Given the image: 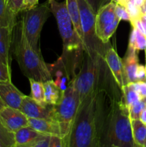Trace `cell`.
<instances>
[{"instance_id":"cell-32","label":"cell","mask_w":146,"mask_h":147,"mask_svg":"<svg viewBox=\"0 0 146 147\" xmlns=\"http://www.w3.org/2000/svg\"><path fill=\"white\" fill-rule=\"evenodd\" d=\"M85 1L91 7L93 11L97 13V11H98L100 7L109 3L112 0H85Z\"/></svg>"},{"instance_id":"cell-16","label":"cell","mask_w":146,"mask_h":147,"mask_svg":"<svg viewBox=\"0 0 146 147\" xmlns=\"http://www.w3.org/2000/svg\"><path fill=\"white\" fill-rule=\"evenodd\" d=\"M14 147H29L33 142L42 134L31 126H27L14 132Z\"/></svg>"},{"instance_id":"cell-5","label":"cell","mask_w":146,"mask_h":147,"mask_svg":"<svg viewBox=\"0 0 146 147\" xmlns=\"http://www.w3.org/2000/svg\"><path fill=\"white\" fill-rule=\"evenodd\" d=\"M79 73L73 79L75 88L80 98V102L93 91L104 88L101 86L102 65L105 63L104 57H90L85 53Z\"/></svg>"},{"instance_id":"cell-3","label":"cell","mask_w":146,"mask_h":147,"mask_svg":"<svg viewBox=\"0 0 146 147\" xmlns=\"http://www.w3.org/2000/svg\"><path fill=\"white\" fill-rule=\"evenodd\" d=\"M103 146H136L133 138L129 109L123 99H113L104 138Z\"/></svg>"},{"instance_id":"cell-30","label":"cell","mask_w":146,"mask_h":147,"mask_svg":"<svg viewBox=\"0 0 146 147\" xmlns=\"http://www.w3.org/2000/svg\"><path fill=\"white\" fill-rule=\"evenodd\" d=\"M6 2L9 9L16 15L22 11L24 0H6Z\"/></svg>"},{"instance_id":"cell-39","label":"cell","mask_w":146,"mask_h":147,"mask_svg":"<svg viewBox=\"0 0 146 147\" xmlns=\"http://www.w3.org/2000/svg\"><path fill=\"white\" fill-rule=\"evenodd\" d=\"M140 11H141L142 15H143V14H146V0H145L143 4H142L141 7H140Z\"/></svg>"},{"instance_id":"cell-2","label":"cell","mask_w":146,"mask_h":147,"mask_svg":"<svg viewBox=\"0 0 146 147\" xmlns=\"http://www.w3.org/2000/svg\"><path fill=\"white\" fill-rule=\"evenodd\" d=\"M13 53L23 74L28 78H33L42 83L52 80L50 65L44 62L41 53L34 50L29 45L21 32L17 28V34L13 36Z\"/></svg>"},{"instance_id":"cell-31","label":"cell","mask_w":146,"mask_h":147,"mask_svg":"<svg viewBox=\"0 0 146 147\" xmlns=\"http://www.w3.org/2000/svg\"><path fill=\"white\" fill-rule=\"evenodd\" d=\"M115 13L117 17L120 19V20H124V21H130V17L129 15L127 10L124 6H122L120 4H117L115 7Z\"/></svg>"},{"instance_id":"cell-26","label":"cell","mask_w":146,"mask_h":147,"mask_svg":"<svg viewBox=\"0 0 146 147\" xmlns=\"http://www.w3.org/2000/svg\"><path fill=\"white\" fill-rule=\"evenodd\" d=\"M125 7L127 9V12H128L129 15H130V20L140 19L142 16L140 8L138 6L136 5L133 0H128V1L127 2Z\"/></svg>"},{"instance_id":"cell-11","label":"cell","mask_w":146,"mask_h":147,"mask_svg":"<svg viewBox=\"0 0 146 147\" xmlns=\"http://www.w3.org/2000/svg\"><path fill=\"white\" fill-rule=\"evenodd\" d=\"M0 121L9 131L14 133L21 128L29 126V119L19 109L4 106L0 111Z\"/></svg>"},{"instance_id":"cell-41","label":"cell","mask_w":146,"mask_h":147,"mask_svg":"<svg viewBox=\"0 0 146 147\" xmlns=\"http://www.w3.org/2000/svg\"><path fill=\"white\" fill-rule=\"evenodd\" d=\"M134 1V2L135 3V4L137 6H138L139 7H141L142 4H143V2H144L145 0H133Z\"/></svg>"},{"instance_id":"cell-23","label":"cell","mask_w":146,"mask_h":147,"mask_svg":"<svg viewBox=\"0 0 146 147\" xmlns=\"http://www.w3.org/2000/svg\"><path fill=\"white\" fill-rule=\"evenodd\" d=\"M12 42V34L0 40V60L6 65L11 66L9 50Z\"/></svg>"},{"instance_id":"cell-35","label":"cell","mask_w":146,"mask_h":147,"mask_svg":"<svg viewBox=\"0 0 146 147\" xmlns=\"http://www.w3.org/2000/svg\"><path fill=\"white\" fill-rule=\"evenodd\" d=\"M137 81H146V68L143 65H138L136 72Z\"/></svg>"},{"instance_id":"cell-46","label":"cell","mask_w":146,"mask_h":147,"mask_svg":"<svg viewBox=\"0 0 146 147\" xmlns=\"http://www.w3.org/2000/svg\"><path fill=\"white\" fill-rule=\"evenodd\" d=\"M145 68H146V65H145Z\"/></svg>"},{"instance_id":"cell-24","label":"cell","mask_w":146,"mask_h":147,"mask_svg":"<svg viewBox=\"0 0 146 147\" xmlns=\"http://www.w3.org/2000/svg\"><path fill=\"white\" fill-rule=\"evenodd\" d=\"M0 140L6 147H14V134L7 130L0 121Z\"/></svg>"},{"instance_id":"cell-21","label":"cell","mask_w":146,"mask_h":147,"mask_svg":"<svg viewBox=\"0 0 146 147\" xmlns=\"http://www.w3.org/2000/svg\"><path fill=\"white\" fill-rule=\"evenodd\" d=\"M121 91L123 92V96L122 99L124 101L125 104L128 108V109L136 102L143 99L140 97V94L137 93V90L135 89L133 83H130L123 86L121 88Z\"/></svg>"},{"instance_id":"cell-25","label":"cell","mask_w":146,"mask_h":147,"mask_svg":"<svg viewBox=\"0 0 146 147\" xmlns=\"http://www.w3.org/2000/svg\"><path fill=\"white\" fill-rule=\"evenodd\" d=\"M145 108V98L141 99L134 103L133 106L129 108V114H130V119L133 120V119H140V113Z\"/></svg>"},{"instance_id":"cell-10","label":"cell","mask_w":146,"mask_h":147,"mask_svg":"<svg viewBox=\"0 0 146 147\" xmlns=\"http://www.w3.org/2000/svg\"><path fill=\"white\" fill-rule=\"evenodd\" d=\"M104 59L106 65L113 75L115 81L121 90L123 86L128 84L123 60L119 57L115 49L112 47L107 48Z\"/></svg>"},{"instance_id":"cell-45","label":"cell","mask_w":146,"mask_h":147,"mask_svg":"<svg viewBox=\"0 0 146 147\" xmlns=\"http://www.w3.org/2000/svg\"><path fill=\"white\" fill-rule=\"evenodd\" d=\"M145 106H146V98H145Z\"/></svg>"},{"instance_id":"cell-29","label":"cell","mask_w":146,"mask_h":147,"mask_svg":"<svg viewBox=\"0 0 146 147\" xmlns=\"http://www.w3.org/2000/svg\"><path fill=\"white\" fill-rule=\"evenodd\" d=\"M145 47H146V37L135 28V49L137 51H139V50H145Z\"/></svg>"},{"instance_id":"cell-8","label":"cell","mask_w":146,"mask_h":147,"mask_svg":"<svg viewBox=\"0 0 146 147\" xmlns=\"http://www.w3.org/2000/svg\"><path fill=\"white\" fill-rule=\"evenodd\" d=\"M20 27L23 34L30 45L37 52L40 51V39L42 30L48 17H50V4L48 1L37 4L35 7L24 10Z\"/></svg>"},{"instance_id":"cell-44","label":"cell","mask_w":146,"mask_h":147,"mask_svg":"<svg viewBox=\"0 0 146 147\" xmlns=\"http://www.w3.org/2000/svg\"><path fill=\"white\" fill-rule=\"evenodd\" d=\"M145 60H146V47L145 49Z\"/></svg>"},{"instance_id":"cell-1","label":"cell","mask_w":146,"mask_h":147,"mask_svg":"<svg viewBox=\"0 0 146 147\" xmlns=\"http://www.w3.org/2000/svg\"><path fill=\"white\" fill-rule=\"evenodd\" d=\"M106 89L100 88L80 102L64 147L103 146L113 99Z\"/></svg>"},{"instance_id":"cell-28","label":"cell","mask_w":146,"mask_h":147,"mask_svg":"<svg viewBox=\"0 0 146 147\" xmlns=\"http://www.w3.org/2000/svg\"><path fill=\"white\" fill-rule=\"evenodd\" d=\"M11 81V66L0 60V82Z\"/></svg>"},{"instance_id":"cell-12","label":"cell","mask_w":146,"mask_h":147,"mask_svg":"<svg viewBox=\"0 0 146 147\" xmlns=\"http://www.w3.org/2000/svg\"><path fill=\"white\" fill-rule=\"evenodd\" d=\"M19 110L28 118L52 119V105L43 106L35 101L31 96H24Z\"/></svg>"},{"instance_id":"cell-42","label":"cell","mask_w":146,"mask_h":147,"mask_svg":"<svg viewBox=\"0 0 146 147\" xmlns=\"http://www.w3.org/2000/svg\"><path fill=\"white\" fill-rule=\"evenodd\" d=\"M4 106H6V104L4 103V101L1 100V98H0V111H1V110L4 107Z\"/></svg>"},{"instance_id":"cell-4","label":"cell","mask_w":146,"mask_h":147,"mask_svg":"<svg viewBox=\"0 0 146 147\" xmlns=\"http://www.w3.org/2000/svg\"><path fill=\"white\" fill-rule=\"evenodd\" d=\"M50 11L54 15L59 32L63 42L62 57L70 60L73 64H78L80 55L84 52L82 43L72 22L67 8L66 1L58 2L57 0H47Z\"/></svg>"},{"instance_id":"cell-33","label":"cell","mask_w":146,"mask_h":147,"mask_svg":"<svg viewBox=\"0 0 146 147\" xmlns=\"http://www.w3.org/2000/svg\"><path fill=\"white\" fill-rule=\"evenodd\" d=\"M135 89L143 99L146 98V81H137L133 83Z\"/></svg>"},{"instance_id":"cell-7","label":"cell","mask_w":146,"mask_h":147,"mask_svg":"<svg viewBox=\"0 0 146 147\" xmlns=\"http://www.w3.org/2000/svg\"><path fill=\"white\" fill-rule=\"evenodd\" d=\"M80 11L82 30L83 33V49L84 52L90 57H104L107 47L100 40L95 32V16L85 0H77Z\"/></svg>"},{"instance_id":"cell-27","label":"cell","mask_w":146,"mask_h":147,"mask_svg":"<svg viewBox=\"0 0 146 147\" xmlns=\"http://www.w3.org/2000/svg\"><path fill=\"white\" fill-rule=\"evenodd\" d=\"M51 135L42 134L31 143L29 147H50Z\"/></svg>"},{"instance_id":"cell-34","label":"cell","mask_w":146,"mask_h":147,"mask_svg":"<svg viewBox=\"0 0 146 147\" xmlns=\"http://www.w3.org/2000/svg\"><path fill=\"white\" fill-rule=\"evenodd\" d=\"M50 147H64V139L60 136L52 135L50 139Z\"/></svg>"},{"instance_id":"cell-18","label":"cell","mask_w":146,"mask_h":147,"mask_svg":"<svg viewBox=\"0 0 146 147\" xmlns=\"http://www.w3.org/2000/svg\"><path fill=\"white\" fill-rule=\"evenodd\" d=\"M67 8L69 14L71 17L72 22L74 26L76 31L81 40L83 46V33L82 30L81 19H80V11L77 0H65Z\"/></svg>"},{"instance_id":"cell-36","label":"cell","mask_w":146,"mask_h":147,"mask_svg":"<svg viewBox=\"0 0 146 147\" xmlns=\"http://www.w3.org/2000/svg\"><path fill=\"white\" fill-rule=\"evenodd\" d=\"M13 30H11L9 27H2V26L0 25V40L4 39V37L11 35Z\"/></svg>"},{"instance_id":"cell-40","label":"cell","mask_w":146,"mask_h":147,"mask_svg":"<svg viewBox=\"0 0 146 147\" xmlns=\"http://www.w3.org/2000/svg\"><path fill=\"white\" fill-rule=\"evenodd\" d=\"M112 1H114V2H115L116 4H120V5H122V6H124V7H125L126 4H127V1H126V0H112Z\"/></svg>"},{"instance_id":"cell-37","label":"cell","mask_w":146,"mask_h":147,"mask_svg":"<svg viewBox=\"0 0 146 147\" xmlns=\"http://www.w3.org/2000/svg\"><path fill=\"white\" fill-rule=\"evenodd\" d=\"M39 0H24V5H23L22 11L29 9L32 7H35L38 4Z\"/></svg>"},{"instance_id":"cell-9","label":"cell","mask_w":146,"mask_h":147,"mask_svg":"<svg viewBox=\"0 0 146 147\" xmlns=\"http://www.w3.org/2000/svg\"><path fill=\"white\" fill-rule=\"evenodd\" d=\"M116 4L114 1H110L100 7L96 13L95 32L104 44H107L121 21L115 13Z\"/></svg>"},{"instance_id":"cell-43","label":"cell","mask_w":146,"mask_h":147,"mask_svg":"<svg viewBox=\"0 0 146 147\" xmlns=\"http://www.w3.org/2000/svg\"><path fill=\"white\" fill-rule=\"evenodd\" d=\"M0 147H6L5 145H4V144L3 143L1 140H0Z\"/></svg>"},{"instance_id":"cell-6","label":"cell","mask_w":146,"mask_h":147,"mask_svg":"<svg viewBox=\"0 0 146 147\" xmlns=\"http://www.w3.org/2000/svg\"><path fill=\"white\" fill-rule=\"evenodd\" d=\"M80 104V98L73 80L63 92L59 103L52 106V119L60 125L62 137L68 136Z\"/></svg>"},{"instance_id":"cell-19","label":"cell","mask_w":146,"mask_h":147,"mask_svg":"<svg viewBox=\"0 0 146 147\" xmlns=\"http://www.w3.org/2000/svg\"><path fill=\"white\" fill-rule=\"evenodd\" d=\"M132 131L136 146L146 147V125L140 119L131 120Z\"/></svg>"},{"instance_id":"cell-38","label":"cell","mask_w":146,"mask_h":147,"mask_svg":"<svg viewBox=\"0 0 146 147\" xmlns=\"http://www.w3.org/2000/svg\"><path fill=\"white\" fill-rule=\"evenodd\" d=\"M140 119L143 123H145V124L146 125V108L142 111V113H140V119Z\"/></svg>"},{"instance_id":"cell-15","label":"cell","mask_w":146,"mask_h":147,"mask_svg":"<svg viewBox=\"0 0 146 147\" xmlns=\"http://www.w3.org/2000/svg\"><path fill=\"white\" fill-rule=\"evenodd\" d=\"M122 60L128 83L137 82L136 72L139 65L137 50L128 46L124 58Z\"/></svg>"},{"instance_id":"cell-22","label":"cell","mask_w":146,"mask_h":147,"mask_svg":"<svg viewBox=\"0 0 146 147\" xmlns=\"http://www.w3.org/2000/svg\"><path fill=\"white\" fill-rule=\"evenodd\" d=\"M29 80L31 88V94H30L31 97L40 104L43 106L47 105L44 100V83L33 78H29Z\"/></svg>"},{"instance_id":"cell-14","label":"cell","mask_w":146,"mask_h":147,"mask_svg":"<svg viewBox=\"0 0 146 147\" xmlns=\"http://www.w3.org/2000/svg\"><path fill=\"white\" fill-rule=\"evenodd\" d=\"M28 119L29 126L40 133L51 135V136L54 135L62 137L60 125L54 119H31V118H28Z\"/></svg>"},{"instance_id":"cell-20","label":"cell","mask_w":146,"mask_h":147,"mask_svg":"<svg viewBox=\"0 0 146 147\" xmlns=\"http://www.w3.org/2000/svg\"><path fill=\"white\" fill-rule=\"evenodd\" d=\"M16 17L8 7L6 0H0V25L14 30L17 25Z\"/></svg>"},{"instance_id":"cell-13","label":"cell","mask_w":146,"mask_h":147,"mask_svg":"<svg viewBox=\"0 0 146 147\" xmlns=\"http://www.w3.org/2000/svg\"><path fill=\"white\" fill-rule=\"evenodd\" d=\"M24 96L11 81L0 82V98L6 106L19 109Z\"/></svg>"},{"instance_id":"cell-17","label":"cell","mask_w":146,"mask_h":147,"mask_svg":"<svg viewBox=\"0 0 146 147\" xmlns=\"http://www.w3.org/2000/svg\"><path fill=\"white\" fill-rule=\"evenodd\" d=\"M43 83L44 88V100L46 103L52 106L59 103L62 99L64 91L56 85L53 79L44 82Z\"/></svg>"}]
</instances>
